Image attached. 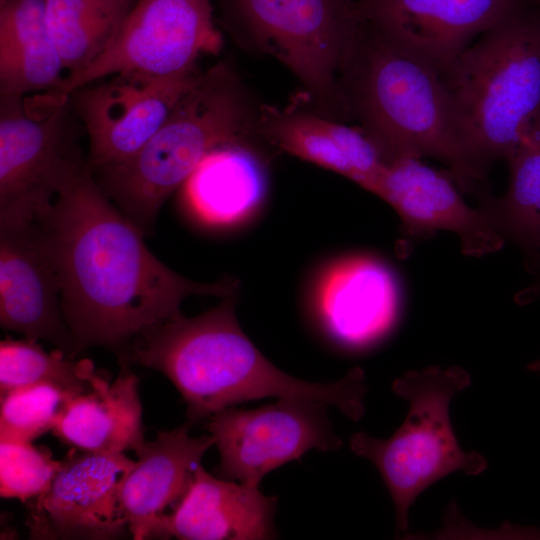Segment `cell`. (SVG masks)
Returning <instances> with one entry per match:
<instances>
[{
	"mask_svg": "<svg viewBox=\"0 0 540 540\" xmlns=\"http://www.w3.org/2000/svg\"><path fill=\"white\" fill-rule=\"evenodd\" d=\"M47 0H0V92L54 93L67 76L51 38Z\"/></svg>",
	"mask_w": 540,
	"mask_h": 540,
	"instance_id": "obj_21",
	"label": "cell"
},
{
	"mask_svg": "<svg viewBox=\"0 0 540 540\" xmlns=\"http://www.w3.org/2000/svg\"><path fill=\"white\" fill-rule=\"evenodd\" d=\"M260 131L281 150L353 181L351 166L330 133L328 119L268 109Z\"/></svg>",
	"mask_w": 540,
	"mask_h": 540,
	"instance_id": "obj_25",
	"label": "cell"
},
{
	"mask_svg": "<svg viewBox=\"0 0 540 540\" xmlns=\"http://www.w3.org/2000/svg\"><path fill=\"white\" fill-rule=\"evenodd\" d=\"M528 369L534 372H540V360H537L528 365Z\"/></svg>",
	"mask_w": 540,
	"mask_h": 540,
	"instance_id": "obj_29",
	"label": "cell"
},
{
	"mask_svg": "<svg viewBox=\"0 0 540 540\" xmlns=\"http://www.w3.org/2000/svg\"><path fill=\"white\" fill-rule=\"evenodd\" d=\"M363 129L388 162L435 158L460 191L486 181L463 138L451 93L440 72L392 44L366 24L346 71Z\"/></svg>",
	"mask_w": 540,
	"mask_h": 540,
	"instance_id": "obj_3",
	"label": "cell"
},
{
	"mask_svg": "<svg viewBox=\"0 0 540 540\" xmlns=\"http://www.w3.org/2000/svg\"><path fill=\"white\" fill-rule=\"evenodd\" d=\"M254 40L320 99L337 94L364 29L358 0H231Z\"/></svg>",
	"mask_w": 540,
	"mask_h": 540,
	"instance_id": "obj_7",
	"label": "cell"
},
{
	"mask_svg": "<svg viewBox=\"0 0 540 540\" xmlns=\"http://www.w3.org/2000/svg\"><path fill=\"white\" fill-rule=\"evenodd\" d=\"M34 221L60 281L74 358L92 346L113 349L119 357L145 332L182 314L187 297L237 292L234 279L196 282L160 261L88 163Z\"/></svg>",
	"mask_w": 540,
	"mask_h": 540,
	"instance_id": "obj_1",
	"label": "cell"
},
{
	"mask_svg": "<svg viewBox=\"0 0 540 540\" xmlns=\"http://www.w3.org/2000/svg\"><path fill=\"white\" fill-rule=\"evenodd\" d=\"M441 76L466 146L488 173L540 127V0L483 33Z\"/></svg>",
	"mask_w": 540,
	"mask_h": 540,
	"instance_id": "obj_4",
	"label": "cell"
},
{
	"mask_svg": "<svg viewBox=\"0 0 540 540\" xmlns=\"http://www.w3.org/2000/svg\"><path fill=\"white\" fill-rule=\"evenodd\" d=\"M77 391L41 383L1 395L0 439L31 442L52 430L66 404Z\"/></svg>",
	"mask_w": 540,
	"mask_h": 540,
	"instance_id": "obj_26",
	"label": "cell"
},
{
	"mask_svg": "<svg viewBox=\"0 0 540 540\" xmlns=\"http://www.w3.org/2000/svg\"><path fill=\"white\" fill-rule=\"evenodd\" d=\"M62 461L28 441L0 439V495L21 501L45 493Z\"/></svg>",
	"mask_w": 540,
	"mask_h": 540,
	"instance_id": "obj_27",
	"label": "cell"
},
{
	"mask_svg": "<svg viewBox=\"0 0 540 540\" xmlns=\"http://www.w3.org/2000/svg\"><path fill=\"white\" fill-rule=\"evenodd\" d=\"M534 0H358L365 24L440 74L477 37Z\"/></svg>",
	"mask_w": 540,
	"mask_h": 540,
	"instance_id": "obj_14",
	"label": "cell"
},
{
	"mask_svg": "<svg viewBox=\"0 0 540 540\" xmlns=\"http://www.w3.org/2000/svg\"><path fill=\"white\" fill-rule=\"evenodd\" d=\"M307 303L311 318L331 342L360 350L378 343L392 330L400 293L387 263L370 254H349L318 268Z\"/></svg>",
	"mask_w": 540,
	"mask_h": 540,
	"instance_id": "obj_12",
	"label": "cell"
},
{
	"mask_svg": "<svg viewBox=\"0 0 540 540\" xmlns=\"http://www.w3.org/2000/svg\"><path fill=\"white\" fill-rule=\"evenodd\" d=\"M73 451L49 489L32 499L27 525L35 539H113L128 524L120 486L135 461L124 453Z\"/></svg>",
	"mask_w": 540,
	"mask_h": 540,
	"instance_id": "obj_13",
	"label": "cell"
},
{
	"mask_svg": "<svg viewBox=\"0 0 540 540\" xmlns=\"http://www.w3.org/2000/svg\"><path fill=\"white\" fill-rule=\"evenodd\" d=\"M122 365L113 383L98 375L92 388L74 396L52 433L77 451L124 453L145 443L138 379Z\"/></svg>",
	"mask_w": 540,
	"mask_h": 540,
	"instance_id": "obj_19",
	"label": "cell"
},
{
	"mask_svg": "<svg viewBox=\"0 0 540 540\" xmlns=\"http://www.w3.org/2000/svg\"><path fill=\"white\" fill-rule=\"evenodd\" d=\"M539 294H540V275L530 287L524 289L520 293L517 301L520 303L528 302V301L533 300Z\"/></svg>",
	"mask_w": 540,
	"mask_h": 540,
	"instance_id": "obj_28",
	"label": "cell"
},
{
	"mask_svg": "<svg viewBox=\"0 0 540 540\" xmlns=\"http://www.w3.org/2000/svg\"><path fill=\"white\" fill-rule=\"evenodd\" d=\"M207 428L220 454L218 477L252 487L311 449L342 446L327 404L313 400L280 399L253 410L232 406L211 416Z\"/></svg>",
	"mask_w": 540,
	"mask_h": 540,
	"instance_id": "obj_10",
	"label": "cell"
},
{
	"mask_svg": "<svg viewBox=\"0 0 540 540\" xmlns=\"http://www.w3.org/2000/svg\"><path fill=\"white\" fill-rule=\"evenodd\" d=\"M452 176L416 158L388 162L377 196L398 214L406 240H418L439 230L458 235L462 252L481 257L497 252L505 238L481 208H472Z\"/></svg>",
	"mask_w": 540,
	"mask_h": 540,
	"instance_id": "obj_15",
	"label": "cell"
},
{
	"mask_svg": "<svg viewBox=\"0 0 540 540\" xmlns=\"http://www.w3.org/2000/svg\"><path fill=\"white\" fill-rule=\"evenodd\" d=\"M235 295L192 318L180 314L138 337L119 358L163 373L187 405L188 423L267 397L333 405L353 421L365 412V374L353 368L334 383L297 379L273 365L241 329Z\"/></svg>",
	"mask_w": 540,
	"mask_h": 540,
	"instance_id": "obj_2",
	"label": "cell"
},
{
	"mask_svg": "<svg viewBox=\"0 0 540 540\" xmlns=\"http://www.w3.org/2000/svg\"><path fill=\"white\" fill-rule=\"evenodd\" d=\"M190 423L160 431L145 441L137 460L120 486L121 509L133 539L155 536L161 520L186 495L205 452L214 445L211 435L191 437Z\"/></svg>",
	"mask_w": 540,
	"mask_h": 540,
	"instance_id": "obj_17",
	"label": "cell"
},
{
	"mask_svg": "<svg viewBox=\"0 0 540 540\" xmlns=\"http://www.w3.org/2000/svg\"><path fill=\"white\" fill-rule=\"evenodd\" d=\"M23 98L1 95L0 226L32 223L87 163L71 125L69 95H51L43 116L30 114Z\"/></svg>",
	"mask_w": 540,
	"mask_h": 540,
	"instance_id": "obj_8",
	"label": "cell"
},
{
	"mask_svg": "<svg viewBox=\"0 0 540 540\" xmlns=\"http://www.w3.org/2000/svg\"><path fill=\"white\" fill-rule=\"evenodd\" d=\"M199 77L195 70L170 77L123 72L69 94L88 137L89 168L118 164L135 155Z\"/></svg>",
	"mask_w": 540,
	"mask_h": 540,
	"instance_id": "obj_11",
	"label": "cell"
},
{
	"mask_svg": "<svg viewBox=\"0 0 540 540\" xmlns=\"http://www.w3.org/2000/svg\"><path fill=\"white\" fill-rule=\"evenodd\" d=\"M471 384L461 367H428L408 371L394 380L393 392L409 403L400 428L388 439L358 432L350 448L378 469L396 510V535L408 529V512L416 498L445 476L461 471L481 474L487 460L480 453L465 452L452 429L451 399Z\"/></svg>",
	"mask_w": 540,
	"mask_h": 540,
	"instance_id": "obj_6",
	"label": "cell"
},
{
	"mask_svg": "<svg viewBox=\"0 0 540 540\" xmlns=\"http://www.w3.org/2000/svg\"><path fill=\"white\" fill-rule=\"evenodd\" d=\"M222 37L211 0H137L109 47L81 72L65 78L54 96L123 72L170 77L195 70L217 53Z\"/></svg>",
	"mask_w": 540,
	"mask_h": 540,
	"instance_id": "obj_9",
	"label": "cell"
},
{
	"mask_svg": "<svg viewBox=\"0 0 540 540\" xmlns=\"http://www.w3.org/2000/svg\"><path fill=\"white\" fill-rule=\"evenodd\" d=\"M509 184L498 199L480 207L503 237L530 254H540V127L507 160Z\"/></svg>",
	"mask_w": 540,
	"mask_h": 540,
	"instance_id": "obj_23",
	"label": "cell"
},
{
	"mask_svg": "<svg viewBox=\"0 0 540 540\" xmlns=\"http://www.w3.org/2000/svg\"><path fill=\"white\" fill-rule=\"evenodd\" d=\"M0 325L44 340L74 358L61 307V285L35 221L0 226Z\"/></svg>",
	"mask_w": 540,
	"mask_h": 540,
	"instance_id": "obj_16",
	"label": "cell"
},
{
	"mask_svg": "<svg viewBox=\"0 0 540 540\" xmlns=\"http://www.w3.org/2000/svg\"><path fill=\"white\" fill-rule=\"evenodd\" d=\"M246 110L223 66L200 75L152 138L128 160L90 169L96 182L145 236L169 196L217 147L243 139Z\"/></svg>",
	"mask_w": 540,
	"mask_h": 540,
	"instance_id": "obj_5",
	"label": "cell"
},
{
	"mask_svg": "<svg viewBox=\"0 0 540 540\" xmlns=\"http://www.w3.org/2000/svg\"><path fill=\"white\" fill-rule=\"evenodd\" d=\"M277 498L259 487L209 474L201 465L171 514L154 537L184 540H263L275 536Z\"/></svg>",
	"mask_w": 540,
	"mask_h": 540,
	"instance_id": "obj_18",
	"label": "cell"
},
{
	"mask_svg": "<svg viewBox=\"0 0 540 540\" xmlns=\"http://www.w3.org/2000/svg\"><path fill=\"white\" fill-rule=\"evenodd\" d=\"M97 377L89 359L76 362L57 348L46 352L36 341L26 338L0 342L1 395L41 383L83 393L92 388Z\"/></svg>",
	"mask_w": 540,
	"mask_h": 540,
	"instance_id": "obj_24",
	"label": "cell"
},
{
	"mask_svg": "<svg viewBox=\"0 0 540 540\" xmlns=\"http://www.w3.org/2000/svg\"><path fill=\"white\" fill-rule=\"evenodd\" d=\"M183 186L187 205L202 221L238 227L260 212L267 171L260 156L239 139L210 152Z\"/></svg>",
	"mask_w": 540,
	"mask_h": 540,
	"instance_id": "obj_20",
	"label": "cell"
},
{
	"mask_svg": "<svg viewBox=\"0 0 540 540\" xmlns=\"http://www.w3.org/2000/svg\"><path fill=\"white\" fill-rule=\"evenodd\" d=\"M136 1L47 0L48 28L66 78L84 70L109 47Z\"/></svg>",
	"mask_w": 540,
	"mask_h": 540,
	"instance_id": "obj_22",
	"label": "cell"
}]
</instances>
